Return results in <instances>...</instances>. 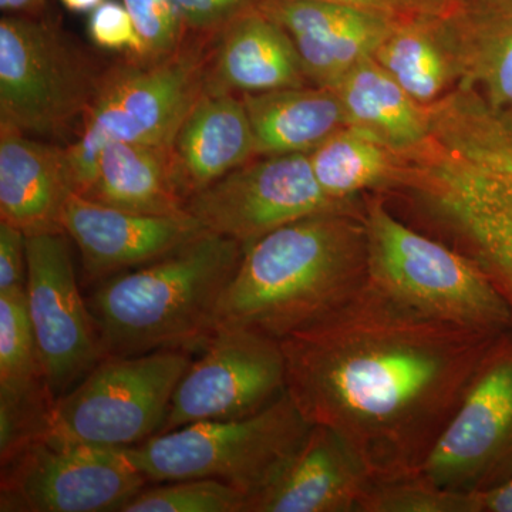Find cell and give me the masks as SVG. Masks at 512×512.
I'll return each mask as SVG.
<instances>
[{
  "mask_svg": "<svg viewBox=\"0 0 512 512\" xmlns=\"http://www.w3.org/2000/svg\"><path fill=\"white\" fill-rule=\"evenodd\" d=\"M498 336L427 318L366 284L281 340L286 393L309 423L338 433L373 480L412 476Z\"/></svg>",
  "mask_w": 512,
  "mask_h": 512,
  "instance_id": "obj_1",
  "label": "cell"
},
{
  "mask_svg": "<svg viewBox=\"0 0 512 512\" xmlns=\"http://www.w3.org/2000/svg\"><path fill=\"white\" fill-rule=\"evenodd\" d=\"M363 211L311 215L248 245L217 328L241 326L281 342L348 305L367 284Z\"/></svg>",
  "mask_w": 512,
  "mask_h": 512,
  "instance_id": "obj_2",
  "label": "cell"
},
{
  "mask_svg": "<svg viewBox=\"0 0 512 512\" xmlns=\"http://www.w3.org/2000/svg\"><path fill=\"white\" fill-rule=\"evenodd\" d=\"M245 247L204 232L175 251L101 282L89 308L104 356L202 350Z\"/></svg>",
  "mask_w": 512,
  "mask_h": 512,
  "instance_id": "obj_3",
  "label": "cell"
},
{
  "mask_svg": "<svg viewBox=\"0 0 512 512\" xmlns=\"http://www.w3.org/2000/svg\"><path fill=\"white\" fill-rule=\"evenodd\" d=\"M211 39L187 35L170 55L128 56L101 73L79 134L64 147L76 194L86 195L92 188L107 144L171 146L181 123L204 94Z\"/></svg>",
  "mask_w": 512,
  "mask_h": 512,
  "instance_id": "obj_4",
  "label": "cell"
},
{
  "mask_svg": "<svg viewBox=\"0 0 512 512\" xmlns=\"http://www.w3.org/2000/svg\"><path fill=\"white\" fill-rule=\"evenodd\" d=\"M363 201L367 284L427 318L494 335L512 329L510 306L473 259L404 224L382 195Z\"/></svg>",
  "mask_w": 512,
  "mask_h": 512,
  "instance_id": "obj_5",
  "label": "cell"
},
{
  "mask_svg": "<svg viewBox=\"0 0 512 512\" xmlns=\"http://www.w3.org/2000/svg\"><path fill=\"white\" fill-rule=\"evenodd\" d=\"M311 427L285 393L252 416L197 421L126 450L148 483L212 478L249 501L284 467Z\"/></svg>",
  "mask_w": 512,
  "mask_h": 512,
  "instance_id": "obj_6",
  "label": "cell"
},
{
  "mask_svg": "<svg viewBox=\"0 0 512 512\" xmlns=\"http://www.w3.org/2000/svg\"><path fill=\"white\" fill-rule=\"evenodd\" d=\"M101 73L52 23L0 20V126L46 140L77 136Z\"/></svg>",
  "mask_w": 512,
  "mask_h": 512,
  "instance_id": "obj_7",
  "label": "cell"
},
{
  "mask_svg": "<svg viewBox=\"0 0 512 512\" xmlns=\"http://www.w3.org/2000/svg\"><path fill=\"white\" fill-rule=\"evenodd\" d=\"M192 362L187 350L109 356L56 400L52 433L127 448L157 436Z\"/></svg>",
  "mask_w": 512,
  "mask_h": 512,
  "instance_id": "obj_8",
  "label": "cell"
},
{
  "mask_svg": "<svg viewBox=\"0 0 512 512\" xmlns=\"http://www.w3.org/2000/svg\"><path fill=\"white\" fill-rule=\"evenodd\" d=\"M147 484L126 448L49 433L2 460L0 511H121Z\"/></svg>",
  "mask_w": 512,
  "mask_h": 512,
  "instance_id": "obj_9",
  "label": "cell"
},
{
  "mask_svg": "<svg viewBox=\"0 0 512 512\" xmlns=\"http://www.w3.org/2000/svg\"><path fill=\"white\" fill-rule=\"evenodd\" d=\"M355 202L332 200L313 174L306 153L256 157L187 201L205 231L254 244L275 229L329 211H363Z\"/></svg>",
  "mask_w": 512,
  "mask_h": 512,
  "instance_id": "obj_10",
  "label": "cell"
},
{
  "mask_svg": "<svg viewBox=\"0 0 512 512\" xmlns=\"http://www.w3.org/2000/svg\"><path fill=\"white\" fill-rule=\"evenodd\" d=\"M420 473L473 494L512 474V329L485 353Z\"/></svg>",
  "mask_w": 512,
  "mask_h": 512,
  "instance_id": "obj_11",
  "label": "cell"
},
{
  "mask_svg": "<svg viewBox=\"0 0 512 512\" xmlns=\"http://www.w3.org/2000/svg\"><path fill=\"white\" fill-rule=\"evenodd\" d=\"M285 393L281 342L241 326H218L181 377L160 433L197 421L252 416Z\"/></svg>",
  "mask_w": 512,
  "mask_h": 512,
  "instance_id": "obj_12",
  "label": "cell"
},
{
  "mask_svg": "<svg viewBox=\"0 0 512 512\" xmlns=\"http://www.w3.org/2000/svg\"><path fill=\"white\" fill-rule=\"evenodd\" d=\"M26 237V311L43 372L57 400L106 356L89 303L77 285L66 232Z\"/></svg>",
  "mask_w": 512,
  "mask_h": 512,
  "instance_id": "obj_13",
  "label": "cell"
},
{
  "mask_svg": "<svg viewBox=\"0 0 512 512\" xmlns=\"http://www.w3.org/2000/svg\"><path fill=\"white\" fill-rule=\"evenodd\" d=\"M60 225L79 248L90 281L150 264L207 232L190 214H138L76 192L64 204Z\"/></svg>",
  "mask_w": 512,
  "mask_h": 512,
  "instance_id": "obj_14",
  "label": "cell"
},
{
  "mask_svg": "<svg viewBox=\"0 0 512 512\" xmlns=\"http://www.w3.org/2000/svg\"><path fill=\"white\" fill-rule=\"evenodd\" d=\"M259 8L291 37L309 83L330 90L375 55L396 22L330 0H265Z\"/></svg>",
  "mask_w": 512,
  "mask_h": 512,
  "instance_id": "obj_15",
  "label": "cell"
},
{
  "mask_svg": "<svg viewBox=\"0 0 512 512\" xmlns=\"http://www.w3.org/2000/svg\"><path fill=\"white\" fill-rule=\"evenodd\" d=\"M373 483L362 458L338 433L312 424L298 450L247 512H359Z\"/></svg>",
  "mask_w": 512,
  "mask_h": 512,
  "instance_id": "obj_16",
  "label": "cell"
},
{
  "mask_svg": "<svg viewBox=\"0 0 512 512\" xmlns=\"http://www.w3.org/2000/svg\"><path fill=\"white\" fill-rule=\"evenodd\" d=\"M56 397L47 383L25 291L0 293V454L52 431Z\"/></svg>",
  "mask_w": 512,
  "mask_h": 512,
  "instance_id": "obj_17",
  "label": "cell"
},
{
  "mask_svg": "<svg viewBox=\"0 0 512 512\" xmlns=\"http://www.w3.org/2000/svg\"><path fill=\"white\" fill-rule=\"evenodd\" d=\"M308 84L291 37L261 8L212 36L204 93H261Z\"/></svg>",
  "mask_w": 512,
  "mask_h": 512,
  "instance_id": "obj_18",
  "label": "cell"
},
{
  "mask_svg": "<svg viewBox=\"0 0 512 512\" xmlns=\"http://www.w3.org/2000/svg\"><path fill=\"white\" fill-rule=\"evenodd\" d=\"M170 153L175 184L185 201L258 157L242 97L202 94L178 128Z\"/></svg>",
  "mask_w": 512,
  "mask_h": 512,
  "instance_id": "obj_19",
  "label": "cell"
},
{
  "mask_svg": "<svg viewBox=\"0 0 512 512\" xmlns=\"http://www.w3.org/2000/svg\"><path fill=\"white\" fill-rule=\"evenodd\" d=\"M74 192L64 147L0 126V218L26 235L63 231Z\"/></svg>",
  "mask_w": 512,
  "mask_h": 512,
  "instance_id": "obj_20",
  "label": "cell"
},
{
  "mask_svg": "<svg viewBox=\"0 0 512 512\" xmlns=\"http://www.w3.org/2000/svg\"><path fill=\"white\" fill-rule=\"evenodd\" d=\"M460 84L512 124V0H463L444 18Z\"/></svg>",
  "mask_w": 512,
  "mask_h": 512,
  "instance_id": "obj_21",
  "label": "cell"
},
{
  "mask_svg": "<svg viewBox=\"0 0 512 512\" xmlns=\"http://www.w3.org/2000/svg\"><path fill=\"white\" fill-rule=\"evenodd\" d=\"M258 157L309 154L348 126L338 94L326 87H288L241 94Z\"/></svg>",
  "mask_w": 512,
  "mask_h": 512,
  "instance_id": "obj_22",
  "label": "cell"
},
{
  "mask_svg": "<svg viewBox=\"0 0 512 512\" xmlns=\"http://www.w3.org/2000/svg\"><path fill=\"white\" fill-rule=\"evenodd\" d=\"M348 126L396 154L419 147L430 131L429 109L413 99L373 57L350 69L333 87Z\"/></svg>",
  "mask_w": 512,
  "mask_h": 512,
  "instance_id": "obj_23",
  "label": "cell"
},
{
  "mask_svg": "<svg viewBox=\"0 0 512 512\" xmlns=\"http://www.w3.org/2000/svg\"><path fill=\"white\" fill-rule=\"evenodd\" d=\"M83 197L138 214H188L175 184L170 147L136 143L107 144L96 180Z\"/></svg>",
  "mask_w": 512,
  "mask_h": 512,
  "instance_id": "obj_24",
  "label": "cell"
},
{
  "mask_svg": "<svg viewBox=\"0 0 512 512\" xmlns=\"http://www.w3.org/2000/svg\"><path fill=\"white\" fill-rule=\"evenodd\" d=\"M444 18L396 20L373 55L423 106L443 99L460 84Z\"/></svg>",
  "mask_w": 512,
  "mask_h": 512,
  "instance_id": "obj_25",
  "label": "cell"
},
{
  "mask_svg": "<svg viewBox=\"0 0 512 512\" xmlns=\"http://www.w3.org/2000/svg\"><path fill=\"white\" fill-rule=\"evenodd\" d=\"M309 158L320 188L339 202L360 201L367 192H392L402 170L399 154L350 126L323 141Z\"/></svg>",
  "mask_w": 512,
  "mask_h": 512,
  "instance_id": "obj_26",
  "label": "cell"
},
{
  "mask_svg": "<svg viewBox=\"0 0 512 512\" xmlns=\"http://www.w3.org/2000/svg\"><path fill=\"white\" fill-rule=\"evenodd\" d=\"M248 497L212 478L167 481L138 491L120 512H247Z\"/></svg>",
  "mask_w": 512,
  "mask_h": 512,
  "instance_id": "obj_27",
  "label": "cell"
},
{
  "mask_svg": "<svg viewBox=\"0 0 512 512\" xmlns=\"http://www.w3.org/2000/svg\"><path fill=\"white\" fill-rule=\"evenodd\" d=\"M359 512H477L474 494L446 490L423 473L373 480Z\"/></svg>",
  "mask_w": 512,
  "mask_h": 512,
  "instance_id": "obj_28",
  "label": "cell"
},
{
  "mask_svg": "<svg viewBox=\"0 0 512 512\" xmlns=\"http://www.w3.org/2000/svg\"><path fill=\"white\" fill-rule=\"evenodd\" d=\"M146 46L141 59H157L175 52L187 39L180 13L165 9L158 0H123Z\"/></svg>",
  "mask_w": 512,
  "mask_h": 512,
  "instance_id": "obj_29",
  "label": "cell"
},
{
  "mask_svg": "<svg viewBox=\"0 0 512 512\" xmlns=\"http://www.w3.org/2000/svg\"><path fill=\"white\" fill-rule=\"evenodd\" d=\"M90 37L101 49L120 50L128 56L144 57L146 46L126 6L103 2L92 10L89 20Z\"/></svg>",
  "mask_w": 512,
  "mask_h": 512,
  "instance_id": "obj_30",
  "label": "cell"
},
{
  "mask_svg": "<svg viewBox=\"0 0 512 512\" xmlns=\"http://www.w3.org/2000/svg\"><path fill=\"white\" fill-rule=\"evenodd\" d=\"M187 35L212 37L265 0H174Z\"/></svg>",
  "mask_w": 512,
  "mask_h": 512,
  "instance_id": "obj_31",
  "label": "cell"
},
{
  "mask_svg": "<svg viewBox=\"0 0 512 512\" xmlns=\"http://www.w3.org/2000/svg\"><path fill=\"white\" fill-rule=\"evenodd\" d=\"M25 232L0 221V293L23 292L28 279Z\"/></svg>",
  "mask_w": 512,
  "mask_h": 512,
  "instance_id": "obj_32",
  "label": "cell"
},
{
  "mask_svg": "<svg viewBox=\"0 0 512 512\" xmlns=\"http://www.w3.org/2000/svg\"><path fill=\"white\" fill-rule=\"evenodd\" d=\"M399 20L443 18L453 13L463 0H330Z\"/></svg>",
  "mask_w": 512,
  "mask_h": 512,
  "instance_id": "obj_33",
  "label": "cell"
},
{
  "mask_svg": "<svg viewBox=\"0 0 512 512\" xmlns=\"http://www.w3.org/2000/svg\"><path fill=\"white\" fill-rule=\"evenodd\" d=\"M473 494L477 512H512V474L500 484Z\"/></svg>",
  "mask_w": 512,
  "mask_h": 512,
  "instance_id": "obj_34",
  "label": "cell"
},
{
  "mask_svg": "<svg viewBox=\"0 0 512 512\" xmlns=\"http://www.w3.org/2000/svg\"><path fill=\"white\" fill-rule=\"evenodd\" d=\"M46 0H0V8L8 15H30L39 12Z\"/></svg>",
  "mask_w": 512,
  "mask_h": 512,
  "instance_id": "obj_35",
  "label": "cell"
},
{
  "mask_svg": "<svg viewBox=\"0 0 512 512\" xmlns=\"http://www.w3.org/2000/svg\"><path fill=\"white\" fill-rule=\"evenodd\" d=\"M62 3L73 12H90L103 3V0H62Z\"/></svg>",
  "mask_w": 512,
  "mask_h": 512,
  "instance_id": "obj_36",
  "label": "cell"
}]
</instances>
